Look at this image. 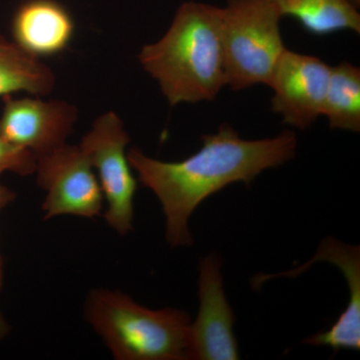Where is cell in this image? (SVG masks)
I'll list each match as a JSON object with an SVG mask.
<instances>
[{"label":"cell","instance_id":"obj_1","mask_svg":"<svg viewBox=\"0 0 360 360\" xmlns=\"http://www.w3.org/2000/svg\"><path fill=\"white\" fill-rule=\"evenodd\" d=\"M202 146L186 160L167 162L146 156L139 148L127 151L139 180L160 201L167 219L165 238L172 248L193 245L189 219L210 196L232 184L250 186L264 170L292 160L297 149L295 131L271 139H243L227 123L202 135Z\"/></svg>","mask_w":360,"mask_h":360},{"label":"cell","instance_id":"obj_2","mask_svg":"<svg viewBox=\"0 0 360 360\" xmlns=\"http://www.w3.org/2000/svg\"><path fill=\"white\" fill-rule=\"evenodd\" d=\"M172 106L212 101L226 86L221 7L184 2L167 33L139 52Z\"/></svg>","mask_w":360,"mask_h":360},{"label":"cell","instance_id":"obj_3","mask_svg":"<svg viewBox=\"0 0 360 360\" xmlns=\"http://www.w3.org/2000/svg\"><path fill=\"white\" fill-rule=\"evenodd\" d=\"M90 326L118 360H191V319L184 310H153L120 291L92 290Z\"/></svg>","mask_w":360,"mask_h":360},{"label":"cell","instance_id":"obj_4","mask_svg":"<svg viewBox=\"0 0 360 360\" xmlns=\"http://www.w3.org/2000/svg\"><path fill=\"white\" fill-rule=\"evenodd\" d=\"M281 18L271 0H226L221 7L226 86L239 91L269 85L286 49Z\"/></svg>","mask_w":360,"mask_h":360},{"label":"cell","instance_id":"obj_5","mask_svg":"<svg viewBox=\"0 0 360 360\" xmlns=\"http://www.w3.org/2000/svg\"><path fill=\"white\" fill-rule=\"evenodd\" d=\"M130 137L122 120L113 111L103 113L82 137L79 148L98 175L108 210L104 219L124 236L134 229V196L137 179L125 153Z\"/></svg>","mask_w":360,"mask_h":360},{"label":"cell","instance_id":"obj_6","mask_svg":"<svg viewBox=\"0 0 360 360\" xmlns=\"http://www.w3.org/2000/svg\"><path fill=\"white\" fill-rule=\"evenodd\" d=\"M37 184L46 191L44 220L59 215L94 219L101 214L103 193L94 167L79 146L65 143L37 158Z\"/></svg>","mask_w":360,"mask_h":360},{"label":"cell","instance_id":"obj_7","mask_svg":"<svg viewBox=\"0 0 360 360\" xmlns=\"http://www.w3.org/2000/svg\"><path fill=\"white\" fill-rule=\"evenodd\" d=\"M330 70L316 56L285 49L267 85L274 90L272 110L284 124L305 130L322 116Z\"/></svg>","mask_w":360,"mask_h":360},{"label":"cell","instance_id":"obj_8","mask_svg":"<svg viewBox=\"0 0 360 360\" xmlns=\"http://www.w3.org/2000/svg\"><path fill=\"white\" fill-rule=\"evenodd\" d=\"M222 262L210 253L200 262V311L191 322V359L238 360V340L234 335L233 314L225 295Z\"/></svg>","mask_w":360,"mask_h":360},{"label":"cell","instance_id":"obj_9","mask_svg":"<svg viewBox=\"0 0 360 360\" xmlns=\"http://www.w3.org/2000/svg\"><path fill=\"white\" fill-rule=\"evenodd\" d=\"M77 116V108L65 101L6 96L0 115V136L28 149L37 158L66 143Z\"/></svg>","mask_w":360,"mask_h":360},{"label":"cell","instance_id":"obj_10","mask_svg":"<svg viewBox=\"0 0 360 360\" xmlns=\"http://www.w3.org/2000/svg\"><path fill=\"white\" fill-rule=\"evenodd\" d=\"M314 262H326L335 265L347 281L348 302L338 321L328 330L315 333L305 338L302 343L314 347H328L335 352L340 350L360 349V248L345 245L335 238H326L321 241L314 259L307 264L278 276H300Z\"/></svg>","mask_w":360,"mask_h":360},{"label":"cell","instance_id":"obj_11","mask_svg":"<svg viewBox=\"0 0 360 360\" xmlns=\"http://www.w3.org/2000/svg\"><path fill=\"white\" fill-rule=\"evenodd\" d=\"M13 41L35 58L65 51L75 32V22L65 7L54 0H28L11 23Z\"/></svg>","mask_w":360,"mask_h":360},{"label":"cell","instance_id":"obj_12","mask_svg":"<svg viewBox=\"0 0 360 360\" xmlns=\"http://www.w3.org/2000/svg\"><path fill=\"white\" fill-rule=\"evenodd\" d=\"M54 86L56 77L49 66L0 34V96L20 91L49 96Z\"/></svg>","mask_w":360,"mask_h":360},{"label":"cell","instance_id":"obj_13","mask_svg":"<svg viewBox=\"0 0 360 360\" xmlns=\"http://www.w3.org/2000/svg\"><path fill=\"white\" fill-rule=\"evenodd\" d=\"M281 15L290 16L314 35L349 30L360 33L359 9L347 0H271Z\"/></svg>","mask_w":360,"mask_h":360},{"label":"cell","instance_id":"obj_14","mask_svg":"<svg viewBox=\"0 0 360 360\" xmlns=\"http://www.w3.org/2000/svg\"><path fill=\"white\" fill-rule=\"evenodd\" d=\"M322 116L331 129L360 131V68L350 63L331 66Z\"/></svg>","mask_w":360,"mask_h":360},{"label":"cell","instance_id":"obj_15","mask_svg":"<svg viewBox=\"0 0 360 360\" xmlns=\"http://www.w3.org/2000/svg\"><path fill=\"white\" fill-rule=\"evenodd\" d=\"M37 158L28 149L14 146L0 136V175L4 172L27 176L35 174Z\"/></svg>","mask_w":360,"mask_h":360},{"label":"cell","instance_id":"obj_16","mask_svg":"<svg viewBox=\"0 0 360 360\" xmlns=\"http://www.w3.org/2000/svg\"><path fill=\"white\" fill-rule=\"evenodd\" d=\"M16 194L0 181V212L15 200Z\"/></svg>","mask_w":360,"mask_h":360},{"label":"cell","instance_id":"obj_17","mask_svg":"<svg viewBox=\"0 0 360 360\" xmlns=\"http://www.w3.org/2000/svg\"><path fill=\"white\" fill-rule=\"evenodd\" d=\"M11 331V326L7 322L6 317L2 314L1 310H0V341L4 340Z\"/></svg>","mask_w":360,"mask_h":360},{"label":"cell","instance_id":"obj_18","mask_svg":"<svg viewBox=\"0 0 360 360\" xmlns=\"http://www.w3.org/2000/svg\"><path fill=\"white\" fill-rule=\"evenodd\" d=\"M2 283H4V259L0 257V290H1Z\"/></svg>","mask_w":360,"mask_h":360},{"label":"cell","instance_id":"obj_19","mask_svg":"<svg viewBox=\"0 0 360 360\" xmlns=\"http://www.w3.org/2000/svg\"><path fill=\"white\" fill-rule=\"evenodd\" d=\"M352 6H354L355 8L359 9L360 6V0H347Z\"/></svg>","mask_w":360,"mask_h":360}]
</instances>
